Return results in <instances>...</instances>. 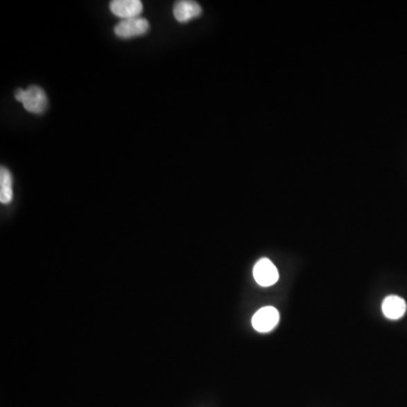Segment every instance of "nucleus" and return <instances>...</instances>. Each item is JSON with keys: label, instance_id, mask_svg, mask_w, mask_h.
<instances>
[{"label": "nucleus", "instance_id": "nucleus-2", "mask_svg": "<svg viewBox=\"0 0 407 407\" xmlns=\"http://www.w3.org/2000/svg\"><path fill=\"white\" fill-rule=\"evenodd\" d=\"M21 105L25 110L31 114H41L48 107V98L44 91L37 85H32L25 89L24 98Z\"/></svg>", "mask_w": 407, "mask_h": 407}, {"label": "nucleus", "instance_id": "nucleus-7", "mask_svg": "<svg viewBox=\"0 0 407 407\" xmlns=\"http://www.w3.org/2000/svg\"><path fill=\"white\" fill-rule=\"evenodd\" d=\"M383 315L390 320H398L406 313V301L398 295H389L383 301Z\"/></svg>", "mask_w": 407, "mask_h": 407}, {"label": "nucleus", "instance_id": "nucleus-4", "mask_svg": "<svg viewBox=\"0 0 407 407\" xmlns=\"http://www.w3.org/2000/svg\"><path fill=\"white\" fill-rule=\"evenodd\" d=\"M150 30V23L143 17H135V19H121L120 23L116 25L114 33L116 37L123 39H130V37H139L146 33Z\"/></svg>", "mask_w": 407, "mask_h": 407}, {"label": "nucleus", "instance_id": "nucleus-5", "mask_svg": "<svg viewBox=\"0 0 407 407\" xmlns=\"http://www.w3.org/2000/svg\"><path fill=\"white\" fill-rule=\"evenodd\" d=\"M110 10L120 19H135L143 12V3L139 0H114L111 1Z\"/></svg>", "mask_w": 407, "mask_h": 407}, {"label": "nucleus", "instance_id": "nucleus-1", "mask_svg": "<svg viewBox=\"0 0 407 407\" xmlns=\"http://www.w3.org/2000/svg\"><path fill=\"white\" fill-rule=\"evenodd\" d=\"M279 310L274 306H263L254 313L251 324L259 333H270L279 324Z\"/></svg>", "mask_w": 407, "mask_h": 407}, {"label": "nucleus", "instance_id": "nucleus-3", "mask_svg": "<svg viewBox=\"0 0 407 407\" xmlns=\"http://www.w3.org/2000/svg\"><path fill=\"white\" fill-rule=\"evenodd\" d=\"M254 279L263 288L275 284L279 279V270L268 258H261L254 267Z\"/></svg>", "mask_w": 407, "mask_h": 407}, {"label": "nucleus", "instance_id": "nucleus-9", "mask_svg": "<svg viewBox=\"0 0 407 407\" xmlns=\"http://www.w3.org/2000/svg\"><path fill=\"white\" fill-rule=\"evenodd\" d=\"M24 95H25V89H16V92H15V98L16 100H17V101L19 102H23V98H24Z\"/></svg>", "mask_w": 407, "mask_h": 407}, {"label": "nucleus", "instance_id": "nucleus-8", "mask_svg": "<svg viewBox=\"0 0 407 407\" xmlns=\"http://www.w3.org/2000/svg\"><path fill=\"white\" fill-rule=\"evenodd\" d=\"M12 199V177L5 166L0 168V202L8 204Z\"/></svg>", "mask_w": 407, "mask_h": 407}, {"label": "nucleus", "instance_id": "nucleus-6", "mask_svg": "<svg viewBox=\"0 0 407 407\" xmlns=\"http://www.w3.org/2000/svg\"><path fill=\"white\" fill-rule=\"evenodd\" d=\"M200 14H202V7L196 1H189V0L177 1L173 8V15L180 23H187L200 16Z\"/></svg>", "mask_w": 407, "mask_h": 407}]
</instances>
